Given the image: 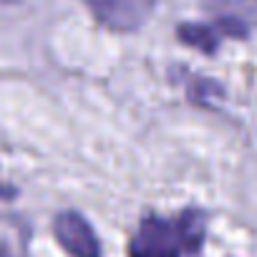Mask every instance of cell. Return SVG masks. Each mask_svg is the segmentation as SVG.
<instances>
[{
	"label": "cell",
	"mask_w": 257,
	"mask_h": 257,
	"mask_svg": "<svg viewBox=\"0 0 257 257\" xmlns=\"http://www.w3.org/2000/svg\"><path fill=\"white\" fill-rule=\"evenodd\" d=\"M217 31L222 33V36H232V38H244L247 36V31H249V26H244L242 21H237V18H229V16H219L217 18Z\"/></svg>",
	"instance_id": "obj_6"
},
{
	"label": "cell",
	"mask_w": 257,
	"mask_h": 257,
	"mask_svg": "<svg viewBox=\"0 0 257 257\" xmlns=\"http://www.w3.org/2000/svg\"><path fill=\"white\" fill-rule=\"evenodd\" d=\"M86 6L111 31H137L149 21L157 0H86Z\"/></svg>",
	"instance_id": "obj_2"
},
{
	"label": "cell",
	"mask_w": 257,
	"mask_h": 257,
	"mask_svg": "<svg viewBox=\"0 0 257 257\" xmlns=\"http://www.w3.org/2000/svg\"><path fill=\"white\" fill-rule=\"evenodd\" d=\"M207 8L219 16L242 21L244 26H257V0H204Z\"/></svg>",
	"instance_id": "obj_4"
},
{
	"label": "cell",
	"mask_w": 257,
	"mask_h": 257,
	"mask_svg": "<svg viewBox=\"0 0 257 257\" xmlns=\"http://www.w3.org/2000/svg\"><path fill=\"white\" fill-rule=\"evenodd\" d=\"M204 242V214L182 212L172 219L147 217L139 222L128 257H192Z\"/></svg>",
	"instance_id": "obj_1"
},
{
	"label": "cell",
	"mask_w": 257,
	"mask_h": 257,
	"mask_svg": "<svg viewBox=\"0 0 257 257\" xmlns=\"http://www.w3.org/2000/svg\"><path fill=\"white\" fill-rule=\"evenodd\" d=\"M177 36H179L182 43H187L197 51H204V53H214L217 43H219L217 31L209 28V26H202V23H184V26H179Z\"/></svg>",
	"instance_id": "obj_5"
},
{
	"label": "cell",
	"mask_w": 257,
	"mask_h": 257,
	"mask_svg": "<svg viewBox=\"0 0 257 257\" xmlns=\"http://www.w3.org/2000/svg\"><path fill=\"white\" fill-rule=\"evenodd\" d=\"M0 257H8V254H6V252H3V249H0Z\"/></svg>",
	"instance_id": "obj_7"
},
{
	"label": "cell",
	"mask_w": 257,
	"mask_h": 257,
	"mask_svg": "<svg viewBox=\"0 0 257 257\" xmlns=\"http://www.w3.org/2000/svg\"><path fill=\"white\" fill-rule=\"evenodd\" d=\"M58 244L73 257H101V244L93 227L78 212H63L53 222Z\"/></svg>",
	"instance_id": "obj_3"
}]
</instances>
